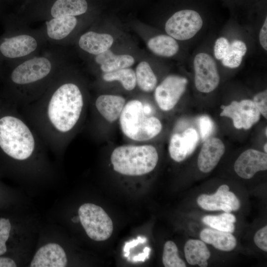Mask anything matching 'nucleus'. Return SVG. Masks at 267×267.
Here are the masks:
<instances>
[{"label": "nucleus", "instance_id": "obj_1", "mask_svg": "<svg viewBox=\"0 0 267 267\" xmlns=\"http://www.w3.org/2000/svg\"><path fill=\"white\" fill-rule=\"evenodd\" d=\"M84 105L79 87L71 82H61L45 98L34 105L31 118L35 126L53 143H62L63 136L77 124ZM54 145V144H53Z\"/></svg>", "mask_w": 267, "mask_h": 267}, {"label": "nucleus", "instance_id": "obj_2", "mask_svg": "<svg viewBox=\"0 0 267 267\" xmlns=\"http://www.w3.org/2000/svg\"><path fill=\"white\" fill-rule=\"evenodd\" d=\"M38 146H41L34 130L22 118L6 115L0 118V148L7 155L24 161Z\"/></svg>", "mask_w": 267, "mask_h": 267}, {"label": "nucleus", "instance_id": "obj_3", "mask_svg": "<svg viewBox=\"0 0 267 267\" xmlns=\"http://www.w3.org/2000/svg\"><path fill=\"white\" fill-rule=\"evenodd\" d=\"M158 161L156 148L151 145H124L116 148L111 155L113 169L126 176H142L153 171Z\"/></svg>", "mask_w": 267, "mask_h": 267}, {"label": "nucleus", "instance_id": "obj_4", "mask_svg": "<svg viewBox=\"0 0 267 267\" xmlns=\"http://www.w3.org/2000/svg\"><path fill=\"white\" fill-rule=\"evenodd\" d=\"M119 118L123 133L134 140H149L157 135L162 129L160 121L154 116H147L145 106L138 100L125 104Z\"/></svg>", "mask_w": 267, "mask_h": 267}, {"label": "nucleus", "instance_id": "obj_5", "mask_svg": "<svg viewBox=\"0 0 267 267\" xmlns=\"http://www.w3.org/2000/svg\"><path fill=\"white\" fill-rule=\"evenodd\" d=\"M80 221L88 236L96 241H104L111 236L113 230L112 220L100 206L85 203L78 210Z\"/></svg>", "mask_w": 267, "mask_h": 267}, {"label": "nucleus", "instance_id": "obj_6", "mask_svg": "<svg viewBox=\"0 0 267 267\" xmlns=\"http://www.w3.org/2000/svg\"><path fill=\"white\" fill-rule=\"evenodd\" d=\"M52 70V65L48 58L44 56L35 57L14 68L10 79L17 86L29 87L44 80L49 76Z\"/></svg>", "mask_w": 267, "mask_h": 267}, {"label": "nucleus", "instance_id": "obj_7", "mask_svg": "<svg viewBox=\"0 0 267 267\" xmlns=\"http://www.w3.org/2000/svg\"><path fill=\"white\" fill-rule=\"evenodd\" d=\"M203 20L200 14L192 9L175 13L165 24L166 33L175 39L184 41L193 37L201 29Z\"/></svg>", "mask_w": 267, "mask_h": 267}, {"label": "nucleus", "instance_id": "obj_8", "mask_svg": "<svg viewBox=\"0 0 267 267\" xmlns=\"http://www.w3.org/2000/svg\"><path fill=\"white\" fill-rule=\"evenodd\" d=\"M193 65L197 89L204 93L215 90L219 84L220 78L213 58L206 53H199L195 56Z\"/></svg>", "mask_w": 267, "mask_h": 267}, {"label": "nucleus", "instance_id": "obj_9", "mask_svg": "<svg viewBox=\"0 0 267 267\" xmlns=\"http://www.w3.org/2000/svg\"><path fill=\"white\" fill-rule=\"evenodd\" d=\"M221 116L231 118L235 128L248 130L257 123L261 113L253 100L243 99L240 101H233L228 105H222Z\"/></svg>", "mask_w": 267, "mask_h": 267}, {"label": "nucleus", "instance_id": "obj_10", "mask_svg": "<svg viewBox=\"0 0 267 267\" xmlns=\"http://www.w3.org/2000/svg\"><path fill=\"white\" fill-rule=\"evenodd\" d=\"M187 84L185 78L173 75L167 77L155 90V99L159 108L166 111L173 109L184 92Z\"/></svg>", "mask_w": 267, "mask_h": 267}, {"label": "nucleus", "instance_id": "obj_11", "mask_svg": "<svg viewBox=\"0 0 267 267\" xmlns=\"http://www.w3.org/2000/svg\"><path fill=\"white\" fill-rule=\"evenodd\" d=\"M197 203L205 210H222L226 213L236 211L240 207L239 200L226 184L221 185L213 194L200 195L197 198Z\"/></svg>", "mask_w": 267, "mask_h": 267}, {"label": "nucleus", "instance_id": "obj_12", "mask_svg": "<svg viewBox=\"0 0 267 267\" xmlns=\"http://www.w3.org/2000/svg\"><path fill=\"white\" fill-rule=\"evenodd\" d=\"M234 169L240 178L250 179L257 172L267 170V154L253 149L246 150L236 159Z\"/></svg>", "mask_w": 267, "mask_h": 267}, {"label": "nucleus", "instance_id": "obj_13", "mask_svg": "<svg viewBox=\"0 0 267 267\" xmlns=\"http://www.w3.org/2000/svg\"><path fill=\"white\" fill-rule=\"evenodd\" d=\"M37 47L38 42L34 37L20 34L5 39L0 44V52L5 57L17 58L31 54Z\"/></svg>", "mask_w": 267, "mask_h": 267}, {"label": "nucleus", "instance_id": "obj_14", "mask_svg": "<svg viewBox=\"0 0 267 267\" xmlns=\"http://www.w3.org/2000/svg\"><path fill=\"white\" fill-rule=\"evenodd\" d=\"M67 259L64 249L59 245L50 243L41 247L32 260L31 267H64Z\"/></svg>", "mask_w": 267, "mask_h": 267}, {"label": "nucleus", "instance_id": "obj_15", "mask_svg": "<svg viewBox=\"0 0 267 267\" xmlns=\"http://www.w3.org/2000/svg\"><path fill=\"white\" fill-rule=\"evenodd\" d=\"M225 152V146L218 138H208L205 140L198 155L197 165L202 172L207 173L217 165Z\"/></svg>", "mask_w": 267, "mask_h": 267}, {"label": "nucleus", "instance_id": "obj_16", "mask_svg": "<svg viewBox=\"0 0 267 267\" xmlns=\"http://www.w3.org/2000/svg\"><path fill=\"white\" fill-rule=\"evenodd\" d=\"M113 42L112 36L109 34L89 31L81 36L78 44L83 50L97 55L109 49Z\"/></svg>", "mask_w": 267, "mask_h": 267}, {"label": "nucleus", "instance_id": "obj_17", "mask_svg": "<svg viewBox=\"0 0 267 267\" xmlns=\"http://www.w3.org/2000/svg\"><path fill=\"white\" fill-rule=\"evenodd\" d=\"M125 98L120 95L103 94L95 101L99 113L109 122L115 121L120 116L125 105Z\"/></svg>", "mask_w": 267, "mask_h": 267}, {"label": "nucleus", "instance_id": "obj_18", "mask_svg": "<svg viewBox=\"0 0 267 267\" xmlns=\"http://www.w3.org/2000/svg\"><path fill=\"white\" fill-rule=\"evenodd\" d=\"M200 237L203 242L223 251L233 250L237 244L236 239L231 233L213 228H204L201 231Z\"/></svg>", "mask_w": 267, "mask_h": 267}, {"label": "nucleus", "instance_id": "obj_19", "mask_svg": "<svg viewBox=\"0 0 267 267\" xmlns=\"http://www.w3.org/2000/svg\"><path fill=\"white\" fill-rule=\"evenodd\" d=\"M95 59L104 73L128 68L134 63V59L132 56L128 54L116 55L109 49L97 55Z\"/></svg>", "mask_w": 267, "mask_h": 267}, {"label": "nucleus", "instance_id": "obj_20", "mask_svg": "<svg viewBox=\"0 0 267 267\" xmlns=\"http://www.w3.org/2000/svg\"><path fill=\"white\" fill-rule=\"evenodd\" d=\"M77 24L75 16L53 18L46 21V31L48 37L59 41L66 38L73 31Z\"/></svg>", "mask_w": 267, "mask_h": 267}, {"label": "nucleus", "instance_id": "obj_21", "mask_svg": "<svg viewBox=\"0 0 267 267\" xmlns=\"http://www.w3.org/2000/svg\"><path fill=\"white\" fill-rule=\"evenodd\" d=\"M184 252L189 264L198 265L200 267H207V260L211 253L203 241L191 239L187 240L184 247Z\"/></svg>", "mask_w": 267, "mask_h": 267}, {"label": "nucleus", "instance_id": "obj_22", "mask_svg": "<svg viewBox=\"0 0 267 267\" xmlns=\"http://www.w3.org/2000/svg\"><path fill=\"white\" fill-rule=\"evenodd\" d=\"M88 6L86 0H56L50 12L53 18L75 16L85 13Z\"/></svg>", "mask_w": 267, "mask_h": 267}, {"label": "nucleus", "instance_id": "obj_23", "mask_svg": "<svg viewBox=\"0 0 267 267\" xmlns=\"http://www.w3.org/2000/svg\"><path fill=\"white\" fill-rule=\"evenodd\" d=\"M147 46L154 54L163 57L173 56L179 49L176 39L166 35H160L151 38L147 42Z\"/></svg>", "mask_w": 267, "mask_h": 267}, {"label": "nucleus", "instance_id": "obj_24", "mask_svg": "<svg viewBox=\"0 0 267 267\" xmlns=\"http://www.w3.org/2000/svg\"><path fill=\"white\" fill-rule=\"evenodd\" d=\"M135 73L136 84L142 90L150 92L155 89L157 78L148 62H140L136 67Z\"/></svg>", "mask_w": 267, "mask_h": 267}, {"label": "nucleus", "instance_id": "obj_25", "mask_svg": "<svg viewBox=\"0 0 267 267\" xmlns=\"http://www.w3.org/2000/svg\"><path fill=\"white\" fill-rule=\"evenodd\" d=\"M202 222L213 229L233 233L235 229L234 223L236 222V218L230 213L224 212L217 216H204Z\"/></svg>", "mask_w": 267, "mask_h": 267}, {"label": "nucleus", "instance_id": "obj_26", "mask_svg": "<svg viewBox=\"0 0 267 267\" xmlns=\"http://www.w3.org/2000/svg\"><path fill=\"white\" fill-rule=\"evenodd\" d=\"M246 51L247 46L243 42L238 40L233 41L230 43L228 53L222 60V65L230 68L239 67Z\"/></svg>", "mask_w": 267, "mask_h": 267}, {"label": "nucleus", "instance_id": "obj_27", "mask_svg": "<svg viewBox=\"0 0 267 267\" xmlns=\"http://www.w3.org/2000/svg\"><path fill=\"white\" fill-rule=\"evenodd\" d=\"M102 78L106 82L119 81L124 88L127 90L134 89L136 84L135 72L132 69L128 68L105 73Z\"/></svg>", "mask_w": 267, "mask_h": 267}, {"label": "nucleus", "instance_id": "obj_28", "mask_svg": "<svg viewBox=\"0 0 267 267\" xmlns=\"http://www.w3.org/2000/svg\"><path fill=\"white\" fill-rule=\"evenodd\" d=\"M162 262L165 267H185L186 264L178 255V249L172 241H167L164 246Z\"/></svg>", "mask_w": 267, "mask_h": 267}, {"label": "nucleus", "instance_id": "obj_29", "mask_svg": "<svg viewBox=\"0 0 267 267\" xmlns=\"http://www.w3.org/2000/svg\"><path fill=\"white\" fill-rule=\"evenodd\" d=\"M169 151L172 159L178 162L183 161L189 156L182 137L178 134H175L172 136Z\"/></svg>", "mask_w": 267, "mask_h": 267}, {"label": "nucleus", "instance_id": "obj_30", "mask_svg": "<svg viewBox=\"0 0 267 267\" xmlns=\"http://www.w3.org/2000/svg\"><path fill=\"white\" fill-rule=\"evenodd\" d=\"M181 136L188 154L190 155L194 151L199 140L197 132L193 128H188L183 132Z\"/></svg>", "mask_w": 267, "mask_h": 267}, {"label": "nucleus", "instance_id": "obj_31", "mask_svg": "<svg viewBox=\"0 0 267 267\" xmlns=\"http://www.w3.org/2000/svg\"><path fill=\"white\" fill-rule=\"evenodd\" d=\"M11 229V223L8 219H0V256L6 252V242L8 240Z\"/></svg>", "mask_w": 267, "mask_h": 267}, {"label": "nucleus", "instance_id": "obj_32", "mask_svg": "<svg viewBox=\"0 0 267 267\" xmlns=\"http://www.w3.org/2000/svg\"><path fill=\"white\" fill-rule=\"evenodd\" d=\"M198 124L201 137L206 140L213 131L214 123L209 117L202 116L198 119Z\"/></svg>", "mask_w": 267, "mask_h": 267}, {"label": "nucleus", "instance_id": "obj_33", "mask_svg": "<svg viewBox=\"0 0 267 267\" xmlns=\"http://www.w3.org/2000/svg\"><path fill=\"white\" fill-rule=\"evenodd\" d=\"M230 43L225 38L220 37L218 39L214 48L215 57L218 60H222L228 52Z\"/></svg>", "mask_w": 267, "mask_h": 267}, {"label": "nucleus", "instance_id": "obj_34", "mask_svg": "<svg viewBox=\"0 0 267 267\" xmlns=\"http://www.w3.org/2000/svg\"><path fill=\"white\" fill-rule=\"evenodd\" d=\"M253 101L261 114L267 119V90H265L256 94L254 97Z\"/></svg>", "mask_w": 267, "mask_h": 267}, {"label": "nucleus", "instance_id": "obj_35", "mask_svg": "<svg viewBox=\"0 0 267 267\" xmlns=\"http://www.w3.org/2000/svg\"><path fill=\"white\" fill-rule=\"evenodd\" d=\"M254 240L256 245L261 250L267 251V226L260 229L256 233Z\"/></svg>", "mask_w": 267, "mask_h": 267}, {"label": "nucleus", "instance_id": "obj_36", "mask_svg": "<svg viewBox=\"0 0 267 267\" xmlns=\"http://www.w3.org/2000/svg\"><path fill=\"white\" fill-rule=\"evenodd\" d=\"M147 239L145 237L138 236L136 239H134L131 241L127 242L123 248L124 256L129 258L130 255V250L131 248L136 246L139 243H142L146 242Z\"/></svg>", "mask_w": 267, "mask_h": 267}, {"label": "nucleus", "instance_id": "obj_37", "mask_svg": "<svg viewBox=\"0 0 267 267\" xmlns=\"http://www.w3.org/2000/svg\"><path fill=\"white\" fill-rule=\"evenodd\" d=\"M259 41L262 47L267 50V18L266 17L259 34Z\"/></svg>", "mask_w": 267, "mask_h": 267}, {"label": "nucleus", "instance_id": "obj_38", "mask_svg": "<svg viewBox=\"0 0 267 267\" xmlns=\"http://www.w3.org/2000/svg\"><path fill=\"white\" fill-rule=\"evenodd\" d=\"M150 250L151 249L150 248L148 247H145L142 253H140L133 257V261L134 262H144L146 259L149 258Z\"/></svg>", "mask_w": 267, "mask_h": 267}, {"label": "nucleus", "instance_id": "obj_39", "mask_svg": "<svg viewBox=\"0 0 267 267\" xmlns=\"http://www.w3.org/2000/svg\"><path fill=\"white\" fill-rule=\"evenodd\" d=\"M16 263L9 258L0 257V267H15Z\"/></svg>", "mask_w": 267, "mask_h": 267}, {"label": "nucleus", "instance_id": "obj_40", "mask_svg": "<svg viewBox=\"0 0 267 267\" xmlns=\"http://www.w3.org/2000/svg\"><path fill=\"white\" fill-rule=\"evenodd\" d=\"M267 143H266L265 144V145H264V149L265 152L266 153H267Z\"/></svg>", "mask_w": 267, "mask_h": 267}, {"label": "nucleus", "instance_id": "obj_41", "mask_svg": "<svg viewBox=\"0 0 267 267\" xmlns=\"http://www.w3.org/2000/svg\"><path fill=\"white\" fill-rule=\"evenodd\" d=\"M267 128H266V135H267Z\"/></svg>", "mask_w": 267, "mask_h": 267}]
</instances>
